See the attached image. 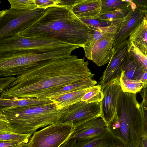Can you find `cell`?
<instances>
[{"mask_svg":"<svg viewBox=\"0 0 147 147\" xmlns=\"http://www.w3.org/2000/svg\"><path fill=\"white\" fill-rule=\"evenodd\" d=\"M84 58L70 56L40 62L34 68L17 76L9 88L0 93L5 98L46 99L51 93L69 84L93 78Z\"/></svg>","mask_w":147,"mask_h":147,"instance_id":"1","label":"cell"},{"mask_svg":"<svg viewBox=\"0 0 147 147\" xmlns=\"http://www.w3.org/2000/svg\"><path fill=\"white\" fill-rule=\"evenodd\" d=\"M93 31L71 9L49 7L43 15L20 34L24 36L54 39L83 47L92 38Z\"/></svg>","mask_w":147,"mask_h":147,"instance_id":"2","label":"cell"},{"mask_svg":"<svg viewBox=\"0 0 147 147\" xmlns=\"http://www.w3.org/2000/svg\"><path fill=\"white\" fill-rule=\"evenodd\" d=\"M107 125L108 130L125 147H140L144 134V119L136 94L122 90L116 111Z\"/></svg>","mask_w":147,"mask_h":147,"instance_id":"3","label":"cell"},{"mask_svg":"<svg viewBox=\"0 0 147 147\" xmlns=\"http://www.w3.org/2000/svg\"><path fill=\"white\" fill-rule=\"evenodd\" d=\"M65 107L59 109L54 102L17 107H1L5 131L32 135L38 129L58 122Z\"/></svg>","mask_w":147,"mask_h":147,"instance_id":"4","label":"cell"},{"mask_svg":"<svg viewBox=\"0 0 147 147\" xmlns=\"http://www.w3.org/2000/svg\"><path fill=\"white\" fill-rule=\"evenodd\" d=\"M79 46L71 45L49 52L40 53L32 51H18L0 53V76L21 75L34 68L40 61L71 56Z\"/></svg>","mask_w":147,"mask_h":147,"instance_id":"5","label":"cell"},{"mask_svg":"<svg viewBox=\"0 0 147 147\" xmlns=\"http://www.w3.org/2000/svg\"><path fill=\"white\" fill-rule=\"evenodd\" d=\"M45 9H10L0 11V39L12 36L27 28L40 18Z\"/></svg>","mask_w":147,"mask_h":147,"instance_id":"6","label":"cell"},{"mask_svg":"<svg viewBox=\"0 0 147 147\" xmlns=\"http://www.w3.org/2000/svg\"><path fill=\"white\" fill-rule=\"evenodd\" d=\"M70 45L57 40L27 37L18 33L0 39V53L22 51L43 53Z\"/></svg>","mask_w":147,"mask_h":147,"instance_id":"7","label":"cell"},{"mask_svg":"<svg viewBox=\"0 0 147 147\" xmlns=\"http://www.w3.org/2000/svg\"><path fill=\"white\" fill-rule=\"evenodd\" d=\"M120 28L111 29L104 33L93 30L92 38L82 47L85 57L98 66L110 61L113 52V44L116 34Z\"/></svg>","mask_w":147,"mask_h":147,"instance_id":"8","label":"cell"},{"mask_svg":"<svg viewBox=\"0 0 147 147\" xmlns=\"http://www.w3.org/2000/svg\"><path fill=\"white\" fill-rule=\"evenodd\" d=\"M72 125L57 122L35 132L29 144L30 147H59L74 132Z\"/></svg>","mask_w":147,"mask_h":147,"instance_id":"9","label":"cell"},{"mask_svg":"<svg viewBox=\"0 0 147 147\" xmlns=\"http://www.w3.org/2000/svg\"><path fill=\"white\" fill-rule=\"evenodd\" d=\"M101 115L100 102L87 103L79 101L65 107L58 122L76 127Z\"/></svg>","mask_w":147,"mask_h":147,"instance_id":"10","label":"cell"},{"mask_svg":"<svg viewBox=\"0 0 147 147\" xmlns=\"http://www.w3.org/2000/svg\"><path fill=\"white\" fill-rule=\"evenodd\" d=\"M129 44L127 40L113 47L112 57L100 79L98 84L101 86V90L115 79L120 78L124 67Z\"/></svg>","mask_w":147,"mask_h":147,"instance_id":"11","label":"cell"},{"mask_svg":"<svg viewBox=\"0 0 147 147\" xmlns=\"http://www.w3.org/2000/svg\"><path fill=\"white\" fill-rule=\"evenodd\" d=\"M122 90L120 78L115 79L102 90L103 96L100 102L101 117L107 124L115 114L119 96Z\"/></svg>","mask_w":147,"mask_h":147,"instance_id":"12","label":"cell"},{"mask_svg":"<svg viewBox=\"0 0 147 147\" xmlns=\"http://www.w3.org/2000/svg\"><path fill=\"white\" fill-rule=\"evenodd\" d=\"M107 131V123L99 117L75 127L68 139H76L77 141L89 140L99 136Z\"/></svg>","mask_w":147,"mask_h":147,"instance_id":"13","label":"cell"},{"mask_svg":"<svg viewBox=\"0 0 147 147\" xmlns=\"http://www.w3.org/2000/svg\"><path fill=\"white\" fill-rule=\"evenodd\" d=\"M144 14L143 11L138 8L134 10L130 8L116 34L113 47L128 39L132 31L143 19Z\"/></svg>","mask_w":147,"mask_h":147,"instance_id":"14","label":"cell"},{"mask_svg":"<svg viewBox=\"0 0 147 147\" xmlns=\"http://www.w3.org/2000/svg\"><path fill=\"white\" fill-rule=\"evenodd\" d=\"M101 0H81L71 9L78 18H96L101 11Z\"/></svg>","mask_w":147,"mask_h":147,"instance_id":"15","label":"cell"},{"mask_svg":"<svg viewBox=\"0 0 147 147\" xmlns=\"http://www.w3.org/2000/svg\"><path fill=\"white\" fill-rule=\"evenodd\" d=\"M73 147H125L108 130L90 140L77 141Z\"/></svg>","mask_w":147,"mask_h":147,"instance_id":"16","label":"cell"},{"mask_svg":"<svg viewBox=\"0 0 147 147\" xmlns=\"http://www.w3.org/2000/svg\"><path fill=\"white\" fill-rule=\"evenodd\" d=\"M128 40L147 54V20L145 13L143 19L132 31Z\"/></svg>","mask_w":147,"mask_h":147,"instance_id":"17","label":"cell"},{"mask_svg":"<svg viewBox=\"0 0 147 147\" xmlns=\"http://www.w3.org/2000/svg\"><path fill=\"white\" fill-rule=\"evenodd\" d=\"M50 99L36 98H5L0 97L1 107H17L27 106L45 105L53 102Z\"/></svg>","mask_w":147,"mask_h":147,"instance_id":"18","label":"cell"},{"mask_svg":"<svg viewBox=\"0 0 147 147\" xmlns=\"http://www.w3.org/2000/svg\"><path fill=\"white\" fill-rule=\"evenodd\" d=\"M91 87L64 94L49 99L55 103L59 109H61L80 101Z\"/></svg>","mask_w":147,"mask_h":147,"instance_id":"19","label":"cell"},{"mask_svg":"<svg viewBox=\"0 0 147 147\" xmlns=\"http://www.w3.org/2000/svg\"><path fill=\"white\" fill-rule=\"evenodd\" d=\"M145 71L144 68L128 51L121 74L129 79L140 80Z\"/></svg>","mask_w":147,"mask_h":147,"instance_id":"20","label":"cell"},{"mask_svg":"<svg viewBox=\"0 0 147 147\" xmlns=\"http://www.w3.org/2000/svg\"><path fill=\"white\" fill-rule=\"evenodd\" d=\"M93 78L88 77L65 85L49 94L47 99L64 94L89 88L95 86L97 82Z\"/></svg>","mask_w":147,"mask_h":147,"instance_id":"21","label":"cell"},{"mask_svg":"<svg viewBox=\"0 0 147 147\" xmlns=\"http://www.w3.org/2000/svg\"><path fill=\"white\" fill-rule=\"evenodd\" d=\"M130 0H101V14L130 7Z\"/></svg>","mask_w":147,"mask_h":147,"instance_id":"22","label":"cell"},{"mask_svg":"<svg viewBox=\"0 0 147 147\" xmlns=\"http://www.w3.org/2000/svg\"><path fill=\"white\" fill-rule=\"evenodd\" d=\"M124 18L112 21L102 19L98 17L94 18H79L88 25L90 28H104L113 26L121 25Z\"/></svg>","mask_w":147,"mask_h":147,"instance_id":"23","label":"cell"},{"mask_svg":"<svg viewBox=\"0 0 147 147\" xmlns=\"http://www.w3.org/2000/svg\"><path fill=\"white\" fill-rule=\"evenodd\" d=\"M120 81L122 90L124 92L136 94L143 88V83L140 80L129 79L122 74Z\"/></svg>","mask_w":147,"mask_h":147,"instance_id":"24","label":"cell"},{"mask_svg":"<svg viewBox=\"0 0 147 147\" xmlns=\"http://www.w3.org/2000/svg\"><path fill=\"white\" fill-rule=\"evenodd\" d=\"M32 135L18 133L11 131L0 132V141L28 142Z\"/></svg>","mask_w":147,"mask_h":147,"instance_id":"25","label":"cell"},{"mask_svg":"<svg viewBox=\"0 0 147 147\" xmlns=\"http://www.w3.org/2000/svg\"><path fill=\"white\" fill-rule=\"evenodd\" d=\"M103 96L100 85H98L91 87L86 93L80 101L87 103L100 102Z\"/></svg>","mask_w":147,"mask_h":147,"instance_id":"26","label":"cell"},{"mask_svg":"<svg viewBox=\"0 0 147 147\" xmlns=\"http://www.w3.org/2000/svg\"><path fill=\"white\" fill-rule=\"evenodd\" d=\"M128 52L145 69L147 70V54L141 51L132 42H129Z\"/></svg>","mask_w":147,"mask_h":147,"instance_id":"27","label":"cell"},{"mask_svg":"<svg viewBox=\"0 0 147 147\" xmlns=\"http://www.w3.org/2000/svg\"><path fill=\"white\" fill-rule=\"evenodd\" d=\"M10 9L18 10H32L37 8L35 0H8Z\"/></svg>","mask_w":147,"mask_h":147,"instance_id":"28","label":"cell"},{"mask_svg":"<svg viewBox=\"0 0 147 147\" xmlns=\"http://www.w3.org/2000/svg\"><path fill=\"white\" fill-rule=\"evenodd\" d=\"M130 8L119 9L115 11L101 14L98 17L103 20L112 21L113 20L124 18L129 12Z\"/></svg>","mask_w":147,"mask_h":147,"instance_id":"29","label":"cell"},{"mask_svg":"<svg viewBox=\"0 0 147 147\" xmlns=\"http://www.w3.org/2000/svg\"><path fill=\"white\" fill-rule=\"evenodd\" d=\"M37 8L46 9L53 7L57 6L60 2V0H35Z\"/></svg>","mask_w":147,"mask_h":147,"instance_id":"30","label":"cell"},{"mask_svg":"<svg viewBox=\"0 0 147 147\" xmlns=\"http://www.w3.org/2000/svg\"><path fill=\"white\" fill-rule=\"evenodd\" d=\"M16 77L9 76L1 78L0 79V93L8 88L11 84L15 81Z\"/></svg>","mask_w":147,"mask_h":147,"instance_id":"31","label":"cell"},{"mask_svg":"<svg viewBox=\"0 0 147 147\" xmlns=\"http://www.w3.org/2000/svg\"><path fill=\"white\" fill-rule=\"evenodd\" d=\"M144 119V134L147 138V103L143 100L140 103Z\"/></svg>","mask_w":147,"mask_h":147,"instance_id":"32","label":"cell"},{"mask_svg":"<svg viewBox=\"0 0 147 147\" xmlns=\"http://www.w3.org/2000/svg\"><path fill=\"white\" fill-rule=\"evenodd\" d=\"M81 0H60L57 6L63 7L71 9L75 5L78 3Z\"/></svg>","mask_w":147,"mask_h":147,"instance_id":"33","label":"cell"},{"mask_svg":"<svg viewBox=\"0 0 147 147\" xmlns=\"http://www.w3.org/2000/svg\"><path fill=\"white\" fill-rule=\"evenodd\" d=\"M136 5L137 8L143 11L147 12V0H132Z\"/></svg>","mask_w":147,"mask_h":147,"instance_id":"34","label":"cell"},{"mask_svg":"<svg viewBox=\"0 0 147 147\" xmlns=\"http://www.w3.org/2000/svg\"><path fill=\"white\" fill-rule=\"evenodd\" d=\"M22 144L16 142L0 141V147H19Z\"/></svg>","mask_w":147,"mask_h":147,"instance_id":"35","label":"cell"},{"mask_svg":"<svg viewBox=\"0 0 147 147\" xmlns=\"http://www.w3.org/2000/svg\"><path fill=\"white\" fill-rule=\"evenodd\" d=\"M77 142L76 139H68L59 147H73Z\"/></svg>","mask_w":147,"mask_h":147,"instance_id":"36","label":"cell"},{"mask_svg":"<svg viewBox=\"0 0 147 147\" xmlns=\"http://www.w3.org/2000/svg\"><path fill=\"white\" fill-rule=\"evenodd\" d=\"M140 80L143 83V88L147 87V70L145 71L143 74Z\"/></svg>","mask_w":147,"mask_h":147,"instance_id":"37","label":"cell"},{"mask_svg":"<svg viewBox=\"0 0 147 147\" xmlns=\"http://www.w3.org/2000/svg\"><path fill=\"white\" fill-rule=\"evenodd\" d=\"M140 147H147V138L144 136L141 138Z\"/></svg>","mask_w":147,"mask_h":147,"instance_id":"38","label":"cell"},{"mask_svg":"<svg viewBox=\"0 0 147 147\" xmlns=\"http://www.w3.org/2000/svg\"><path fill=\"white\" fill-rule=\"evenodd\" d=\"M141 91L140 94L142 100L147 103V87L143 88Z\"/></svg>","mask_w":147,"mask_h":147,"instance_id":"39","label":"cell"},{"mask_svg":"<svg viewBox=\"0 0 147 147\" xmlns=\"http://www.w3.org/2000/svg\"><path fill=\"white\" fill-rule=\"evenodd\" d=\"M19 147H30L29 143H23Z\"/></svg>","mask_w":147,"mask_h":147,"instance_id":"40","label":"cell"},{"mask_svg":"<svg viewBox=\"0 0 147 147\" xmlns=\"http://www.w3.org/2000/svg\"><path fill=\"white\" fill-rule=\"evenodd\" d=\"M145 14H146V18H147V14H146V13H145Z\"/></svg>","mask_w":147,"mask_h":147,"instance_id":"41","label":"cell"},{"mask_svg":"<svg viewBox=\"0 0 147 147\" xmlns=\"http://www.w3.org/2000/svg\"><path fill=\"white\" fill-rule=\"evenodd\" d=\"M146 13V14H147V13Z\"/></svg>","mask_w":147,"mask_h":147,"instance_id":"42","label":"cell"},{"mask_svg":"<svg viewBox=\"0 0 147 147\" xmlns=\"http://www.w3.org/2000/svg\"></svg>","mask_w":147,"mask_h":147,"instance_id":"43","label":"cell"}]
</instances>
